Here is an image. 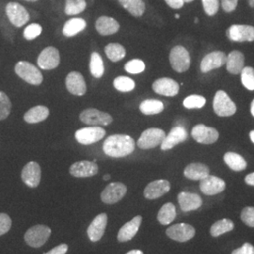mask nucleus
<instances>
[{
  "label": "nucleus",
  "instance_id": "5701e85b",
  "mask_svg": "<svg viewBox=\"0 0 254 254\" xmlns=\"http://www.w3.org/2000/svg\"><path fill=\"white\" fill-rule=\"evenodd\" d=\"M153 90L157 94L173 97L179 92V84L172 78L163 77L154 82Z\"/></svg>",
  "mask_w": 254,
  "mask_h": 254
},
{
  "label": "nucleus",
  "instance_id": "dca6fc26",
  "mask_svg": "<svg viewBox=\"0 0 254 254\" xmlns=\"http://www.w3.org/2000/svg\"><path fill=\"white\" fill-rule=\"evenodd\" d=\"M226 188V183L221 178L210 175L200 180V189L205 195L213 196L221 193Z\"/></svg>",
  "mask_w": 254,
  "mask_h": 254
},
{
  "label": "nucleus",
  "instance_id": "79ce46f5",
  "mask_svg": "<svg viewBox=\"0 0 254 254\" xmlns=\"http://www.w3.org/2000/svg\"><path fill=\"white\" fill-rule=\"evenodd\" d=\"M11 111V102L9 100V96L0 91V121L5 120L9 117Z\"/></svg>",
  "mask_w": 254,
  "mask_h": 254
},
{
  "label": "nucleus",
  "instance_id": "6e6552de",
  "mask_svg": "<svg viewBox=\"0 0 254 254\" xmlns=\"http://www.w3.org/2000/svg\"><path fill=\"white\" fill-rule=\"evenodd\" d=\"M106 136V131L100 127H85L75 132V139L83 145L98 142Z\"/></svg>",
  "mask_w": 254,
  "mask_h": 254
},
{
  "label": "nucleus",
  "instance_id": "58836bf2",
  "mask_svg": "<svg viewBox=\"0 0 254 254\" xmlns=\"http://www.w3.org/2000/svg\"><path fill=\"white\" fill-rule=\"evenodd\" d=\"M113 85H114V88L121 92L132 91L136 87L135 81L127 76L116 77L113 81Z\"/></svg>",
  "mask_w": 254,
  "mask_h": 254
},
{
  "label": "nucleus",
  "instance_id": "412c9836",
  "mask_svg": "<svg viewBox=\"0 0 254 254\" xmlns=\"http://www.w3.org/2000/svg\"><path fill=\"white\" fill-rule=\"evenodd\" d=\"M171 190V184L167 180H156L147 185L144 190V197L148 200H155L162 197Z\"/></svg>",
  "mask_w": 254,
  "mask_h": 254
},
{
  "label": "nucleus",
  "instance_id": "c9c22d12",
  "mask_svg": "<svg viewBox=\"0 0 254 254\" xmlns=\"http://www.w3.org/2000/svg\"><path fill=\"white\" fill-rule=\"evenodd\" d=\"M234 227H235V225L232 220H230L228 218L220 219L212 225V227L210 229V234L214 237H218V236L232 231Z\"/></svg>",
  "mask_w": 254,
  "mask_h": 254
},
{
  "label": "nucleus",
  "instance_id": "bb28decb",
  "mask_svg": "<svg viewBox=\"0 0 254 254\" xmlns=\"http://www.w3.org/2000/svg\"><path fill=\"white\" fill-rule=\"evenodd\" d=\"M245 57L240 51H232L226 59V69L232 74H238L244 68Z\"/></svg>",
  "mask_w": 254,
  "mask_h": 254
},
{
  "label": "nucleus",
  "instance_id": "2eb2a0df",
  "mask_svg": "<svg viewBox=\"0 0 254 254\" xmlns=\"http://www.w3.org/2000/svg\"><path fill=\"white\" fill-rule=\"evenodd\" d=\"M41 167L35 161H30L23 168L22 180L29 188H37L41 182Z\"/></svg>",
  "mask_w": 254,
  "mask_h": 254
},
{
  "label": "nucleus",
  "instance_id": "052dcab7",
  "mask_svg": "<svg viewBox=\"0 0 254 254\" xmlns=\"http://www.w3.org/2000/svg\"><path fill=\"white\" fill-rule=\"evenodd\" d=\"M192 1H194V0H184L185 3H191Z\"/></svg>",
  "mask_w": 254,
  "mask_h": 254
},
{
  "label": "nucleus",
  "instance_id": "3c124183",
  "mask_svg": "<svg viewBox=\"0 0 254 254\" xmlns=\"http://www.w3.org/2000/svg\"><path fill=\"white\" fill-rule=\"evenodd\" d=\"M68 249H69V247L67 244H60V245L53 248L51 251L44 254H66L68 252Z\"/></svg>",
  "mask_w": 254,
  "mask_h": 254
},
{
  "label": "nucleus",
  "instance_id": "a18cd8bd",
  "mask_svg": "<svg viewBox=\"0 0 254 254\" xmlns=\"http://www.w3.org/2000/svg\"><path fill=\"white\" fill-rule=\"evenodd\" d=\"M205 13L209 16H214L218 13L219 9L218 0H201Z\"/></svg>",
  "mask_w": 254,
  "mask_h": 254
},
{
  "label": "nucleus",
  "instance_id": "9b49d317",
  "mask_svg": "<svg viewBox=\"0 0 254 254\" xmlns=\"http://www.w3.org/2000/svg\"><path fill=\"white\" fill-rule=\"evenodd\" d=\"M192 137L201 144H213L218 139V130L213 127H206L202 124L197 125L192 129Z\"/></svg>",
  "mask_w": 254,
  "mask_h": 254
},
{
  "label": "nucleus",
  "instance_id": "6ab92c4d",
  "mask_svg": "<svg viewBox=\"0 0 254 254\" xmlns=\"http://www.w3.org/2000/svg\"><path fill=\"white\" fill-rule=\"evenodd\" d=\"M70 173L76 178H87L98 173V166L94 161H78L70 167Z\"/></svg>",
  "mask_w": 254,
  "mask_h": 254
},
{
  "label": "nucleus",
  "instance_id": "c03bdc74",
  "mask_svg": "<svg viewBox=\"0 0 254 254\" xmlns=\"http://www.w3.org/2000/svg\"><path fill=\"white\" fill-rule=\"evenodd\" d=\"M43 28L39 24H31L24 30V37L27 41H32L42 34Z\"/></svg>",
  "mask_w": 254,
  "mask_h": 254
},
{
  "label": "nucleus",
  "instance_id": "c756f323",
  "mask_svg": "<svg viewBox=\"0 0 254 254\" xmlns=\"http://www.w3.org/2000/svg\"><path fill=\"white\" fill-rule=\"evenodd\" d=\"M49 116V109L45 106H37L26 112L24 120L27 124H38Z\"/></svg>",
  "mask_w": 254,
  "mask_h": 254
},
{
  "label": "nucleus",
  "instance_id": "f704fd0d",
  "mask_svg": "<svg viewBox=\"0 0 254 254\" xmlns=\"http://www.w3.org/2000/svg\"><path fill=\"white\" fill-rule=\"evenodd\" d=\"M105 53L109 60L113 63H117L126 57L125 47L116 43H111L105 47Z\"/></svg>",
  "mask_w": 254,
  "mask_h": 254
},
{
  "label": "nucleus",
  "instance_id": "473e14b6",
  "mask_svg": "<svg viewBox=\"0 0 254 254\" xmlns=\"http://www.w3.org/2000/svg\"><path fill=\"white\" fill-rule=\"evenodd\" d=\"M176 217V209L172 202L164 204L157 214V219L160 224L168 225L171 224Z\"/></svg>",
  "mask_w": 254,
  "mask_h": 254
},
{
  "label": "nucleus",
  "instance_id": "a878e982",
  "mask_svg": "<svg viewBox=\"0 0 254 254\" xmlns=\"http://www.w3.org/2000/svg\"><path fill=\"white\" fill-rule=\"evenodd\" d=\"M95 27L97 32L103 35V36H108V35H112L118 32L120 29V25L118 22L112 17L109 16H101L97 19L95 23Z\"/></svg>",
  "mask_w": 254,
  "mask_h": 254
},
{
  "label": "nucleus",
  "instance_id": "864d4df0",
  "mask_svg": "<svg viewBox=\"0 0 254 254\" xmlns=\"http://www.w3.org/2000/svg\"><path fill=\"white\" fill-rule=\"evenodd\" d=\"M246 184L254 187V173L248 174L245 177Z\"/></svg>",
  "mask_w": 254,
  "mask_h": 254
},
{
  "label": "nucleus",
  "instance_id": "b1692460",
  "mask_svg": "<svg viewBox=\"0 0 254 254\" xmlns=\"http://www.w3.org/2000/svg\"><path fill=\"white\" fill-rule=\"evenodd\" d=\"M141 222H142V217L136 216L132 220L124 224V226L119 230L118 236H117L119 242H127L133 239L137 234L141 225Z\"/></svg>",
  "mask_w": 254,
  "mask_h": 254
},
{
  "label": "nucleus",
  "instance_id": "f8f14e48",
  "mask_svg": "<svg viewBox=\"0 0 254 254\" xmlns=\"http://www.w3.org/2000/svg\"><path fill=\"white\" fill-rule=\"evenodd\" d=\"M167 236L171 239L178 242H186L192 239L196 235V230L193 226L187 223H178L168 228Z\"/></svg>",
  "mask_w": 254,
  "mask_h": 254
},
{
  "label": "nucleus",
  "instance_id": "e433bc0d",
  "mask_svg": "<svg viewBox=\"0 0 254 254\" xmlns=\"http://www.w3.org/2000/svg\"><path fill=\"white\" fill-rule=\"evenodd\" d=\"M90 70L92 76L95 78H101L104 74V64L100 55L97 52H93L91 56V63H90Z\"/></svg>",
  "mask_w": 254,
  "mask_h": 254
},
{
  "label": "nucleus",
  "instance_id": "8fccbe9b",
  "mask_svg": "<svg viewBox=\"0 0 254 254\" xmlns=\"http://www.w3.org/2000/svg\"><path fill=\"white\" fill-rule=\"evenodd\" d=\"M232 254H254V247L250 243H245L240 248L233 251Z\"/></svg>",
  "mask_w": 254,
  "mask_h": 254
},
{
  "label": "nucleus",
  "instance_id": "ea45409f",
  "mask_svg": "<svg viewBox=\"0 0 254 254\" xmlns=\"http://www.w3.org/2000/svg\"><path fill=\"white\" fill-rule=\"evenodd\" d=\"M205 103H206V99L203 96L193 94V95L188 96L183 102V105L186 109H201L204 107Z\"/></svg>",
  "mask_w": 254,
  "mask_h": 254
},
{
  "label": "nucleus",
  "instance_id": "a211bd4d",
  "mask_svg": "<svg viewBox=\"0 0 254 254\" xmlns=\"http://www.w3.org/2000/svg\"><path fill=\"white\" fill-rule=\"evenodd\" d=\"M108 224V216L105 213L99 214L91 221L87 230V234L91 242H97L104 236Z\"/></svg>",
  "mask_w": 254,
  "mask_h": 254
},
{
  "label": "nucleus",
  "instance_id": "5fc2aeb1",
  "mask_svg": "<svg viewBox=\"0 0 254 254\" xmlns=\"http://www.w3.org/2000/svg\"><path fill=\"white\" fill-rule=\"evenodd\" d=\"M127 254H143V252H141L140 250H132L128 252Z\"/></svg>",
  "mask_w": 254,
  "mask_h": 254
},
{
  "label": "nucleus",
  "instance_id": "0eeeda50",
  "mask_svg": "<svg viewBox=\"0 0 254 254\" xmlns=\"http://www.w3.org/2000/svg\"><path fill=\"white\" fill-rule=\"evenodd\" d=\"M127 192V186L120 182L110 183L101 193V200L106 204H114L122 200Z\"/></svg>",
  "mask_w": 254,
  "mask_h": 254
},
{
  "label": "nucleus",
  "instance_id": "f3484780",
  "mask_svg": "<svg viewBox=\"0 0 254 254\" xmlns=\"http://www.w3.org/2000/svg\"><path fill=\"white\" fill-rule=\"evenodd\" d=\"M227 56L221 51H214L206 55L200 64V70L202 73H208L214 69H218L226 64Z\"/></svg>",
  "mask_w": 254,
  "mask_h": 254
},
{
  "label": "nucleus",
  "instance_id": "bf43d9fd",
  "mask_svg": "<svg viewBox=\"0 0 254 254\" xmlns=\"http://www.w3.org/2000/svg\"><path fill=\"white\" fill-rule=\"evenodd\" d=\"M109 179H110V174H106V175H104V180L108 181Z\"/></svg>",
  "mask_w": 254,
  "mask_h": 254
},
{
  "label": "nucleus",
  "instance_id": "de8ad7c7",
  "mask_svg": "<svg viewBox=\"0 0 254 254\" xmlns=\"http://www.w3.org/2000/svg\"><path fill=\"white\" fill-rule=\"evenodd\" d=\"M241 220L246 225L254 227V207H245L241 212Z\"/></svg>",
  "mask_w": 254,
  "mask_h": 254
},
{
  "label": "nucleus",
  "instance_id": "cd10ccee",
  "mask_svg": "<svg viewBox=\"0 0 254 254\" xmlns=\"http://www.w3.org/2000/svg\"><path fill=\"white\" fill-rule=\"evenodd\" d=\"M210 174V170L205 164L191 163L184 170V175L190 180H202Z\"/></svg>",
  "mask_w": 254,
  "mask_h": 254
},
{
  "label": "nucleus",
  "instance_id": "09e8293b",
  "mask_svg": "<svg viewBox=\"0 0 254 254\" xmlns=\"http://www.w3.org/2000/svg\"><path fill=\"white\" fill-rule=\"evenodd\" d=\"M238 0H221L222 9L226 12H232L236 9Z\"/></svg>",
  "mask_w": 254,
  "mask_h": 254
},
{
  "label": "nucleus",
  "instance_id": "6e6d98bb",
  "mask_svg": "<svg viewBox=\"0 0 254 254\" xmlns=\"http://www.w3.org/2000/svg\"><path fill=\"white\" fill-rule=\"evenodd\" d=\"M251 113H252V115L254 117V99L252 102V104H251Z\"/></svg>",
  "mask_w": 254,
  "mask_h": 254
},
{
  "label": "nucleus",
  "instance_id": "f03ea898",
  "mask_svg": "<svg viewBox=\"0 0 254 254\" xmlns=\"http://www.w3.org/2000/svg\"><path fill=\"white\" fill-rule=\"evenodd\" d=\"M51 236V229L43 224L29 228L25 234V241L32 248H40L45 245Z\"/></svg>",
  "mask_w": 254,
  "mask_h": 254
},
{
  "label": "nucleus",
  "instance_id": "7c9ffc66",
  "mask_svg": "<svg viewBox=\"0 0 254 254\" xmlns=\"http://www.w3.org/2000/svg\"><path fill=\"white\" fill-rule=\"evenodd\" d=\"M86 27H87V23L84 19H70L65 23L63 32L66 37L75 36L83 31Z\"/></svg>",
  "mask_w": 254,
  "mask_h": 254
},
{
  "label": "nucleus",
  "instance_id": "aec40b11",
  "mask_svg": "<svg viewBox=\"0 0 254 254\" xmlns=\"http://www.w3.org/2000/svg\"><path fill=\"white\" fill-rule=\"evenodd\" d=\"M188 139V132L183 127H173L171 130L170 134L165 136L162 143H161V150L168 151L173 149L174 146L184 142Z\"/></svg>",
  "mask_w": 254,
  "mask_h": 254
},
{
  "label": "nucleus",
  "instance_id": "4be33fe9",
  "mask_svg": "<svg viewBox=\"0 0 254 254\" xmlns=\"http://www.w3.org/2000/svg\"><path fill=\"white\" fill-rule=\"evenodd\" d=\"M66 87L70 93L76 96H82L87 91L86 82L81 73L72 72L66 77Z\"/></svg>",
  "mask_w": 254,
  "mask_h": 254
},
{
  "label": "nucleus",
  "instance_id": "603ef678",
  "mask_svg": "<svg viewBox=\"0 0 254 254\" xmlns=\"http://www.w3.org/2000/svg\"><path fill=\"white\" fill-rule=\"evenodd\" d=\"M165 2L169 7L174 9H181L185 4L184 0H165Z\"/></svg>",
  "mask_w": 254,
  "mask_h": 254
},
{
  "label": "nucleus",
  "instance_id": "7ed1b4c3",
  "mask_svg": "<svg viewBox=\"0 0 254 254\" xmlns=\"http://www.w3.org/2000/svg\"><path fill=\"white\" fill-rule=\"evenodd\" d=\"M170 63L175 72H187L190 67V56L189 51L184 46H174L170 53Z\"/></svg>",
  "mask_w": 254,
  "mask_h": 254
},
{
  "label": "nucleus",
  "instance_id": "423d86ee",
  "mask_svg": "<svg viewBox=\"0 0 254 254\" xmlns=\"http://www.w3.org/2000/svg\"><path fill=\"white\" fill-rule=\"evenodd\" d=\"M165 132L159 128H149L145 130L137 140V146L142 150L153 149L161 145L165 138Z\"/></svg>",
  "mask_w": 254,
  "mask_h": 254
},
{
  "label": "nucleus",
  "instance_id": "49530a36",
  "mask_svg": "<svg viewBox=\"0 0 254 254\" xmlns=\"http://www.w3.org/2000/svg\"><path fill=\"white\" fill-rule=\"evenodd\" d=\"M12 225L11 218L5 213H0V236L7 234Z\"/></svg>",
  "mask_w": 254,
  "mask_h": 254
},
{
  "label": "nucleus",
  "instance_id": "20e7f679",
  "mask_svg": "<svg viewBox=\"0 0 254 254\" xmlns=\"http://www.w3.org/2000/svg\"><path fill=\"white\" fill-rule=\"evenodd\" d=\"M15 73L28 84L38 86L43 82V74L36 66L27 62H19L15 65Z\"/></svg>",
  "mask_w": 254,
  "mask_h": 254
},
{
  "label": "nucleus",
  "instance_id": "c85d7f7f",
  "mask_svg": "<svg viewBox=\"0 0 254 254\" xmlns=\"http://www.w3.org/2000/svg\"><path fill=\"white\" fill-rule=\"evenodd\" d=\"M121 6L127 11L135 16L141 17L145 12V3L143 0H118Z\"/></svg>",
  "mask_w": 254,
  "mask_h": 254
},
{
  "label": "nucleus",
  "instance_id": "680f3d73",
  "mask_svg": "<svg viewBox=\"0 0 254 254\" xmlns=\"http://www.w3.org/2000/svg\"><path fill=\"white\" fill-rule=\"evenodd\" d=\"M24 1H27V2H37L38 0H24Z\"/></svg>",
  "mask_w": 254,
  "mask_h": 254
},
{
  "label": "nucleus",
  "instance_id": "13d9d810",
  "mask_svg": "<svg viewBox=\"0 0 254 254\" xmlns=\"http://www.w3.org/2000/svg\"><path fill=\"white\" fill-rule=\"evenodd\" d=\"M248 2H249V5H250V7L254 8V0H248Z\"/></svg>",
  "mask_w": 254,
  "mask_h": 254
},
{
  "label": "nucleus",
  "instance_id": "4d7b16f0",
  "mask_svg": "<svg viewBox=\"0 0 254 254\" xmlns=\"http://www.w3.org/2000/svg\"><path fill=\"white\" fill-rule=\"evenodd\" d=\"M250 138H251L252 142L254 143V131H251V133H250Z\"/></svg>",
  "mask_w": 254,
  "mask_h": 254
},
{
  "label": "nucleus",
  "instance_id": "4c0bfd02",
  "mask_svg": "<svg viewBox=\"0 0 254 254\" xmlns=\"http://www.w3.org/2000/svg\"><path fill=\"white\" fill-rule=\"evenodd\" d=\"M87 8L86 0H66L65 13L67 15H77Z\"/></svg>",
  "mask_w": 254,
  "mask_h": 254
},
{
  "label": "nucleus",
  "instance_id": "9d476101",
  "mask_svg": "<svg viewBox=\"0 0 254 254\" xmlns=\"http://www.w3.org/2000/svg\"><path fill=\"white\" fill-rule=\"evenodd\" d=\"M6 13L9 22L14 27H23L29 21L28 11L25 7L16 2H9L6 7Z\"/></svg>",
  "mask_w": 254,
  "mask_h": 254
},
{
  "label": "nucleus",
  "instance_id": "2f4dec72",
  "mask_svg": "<svg viewBox=\"0 0 254 254\" xmlns=\"http://www.w3.org/2000/svg\"><path fill=\"white\" fill-rule=\"evenodd\" d=\"M223 159H224V162L227 164L228 167L235 172H241V171H244L247 168V162L240 154H236L233 152H228L224 154Z\"/></svg>",
  "mask_w": 254,
  "mask_h": 254
},
{
  "label": "nucleus",
  "instance_id": "72a5a7b5",
  "mask_svg": "<svg viewBox=\"0 0 254 254\" xmlns=\"http://www.w3.org/2000/svg\"><path fill=\"white\" fill-rule=\"evenodd\" d=\"M139 109L145 115H155L163 111L164 104L161 101L148 99L141 102Z\"/></svg>",
  "mask_w": 254,
  "mask_h": 254
},
{
  "label": "nucleus",
  "instance_id": "a19ab883",
  "mask_svg": "<svg viewBox=\"0 0 254 254\" xmlns=\"http://www.w3.org/2000/svg\"><path fill=\"white\" fill-rule=\"evenodd\" d=\"M241 82L249 91H254V69L253 67H244L241 71Z\"/></svg>",
  "mask_w": 254,
  "mask_h": 254
},
{
  "label": "nucleus",
  "instance_id": "ddd939ff",
  "mask_svg": "<svg viewBox=\"0 0 254 254\" xmlns=\"http://www.w3.org/2000/svg\"><path fill=\"white\" fill-rule=\"evenodd\" d=\"M226 35L233 42H254V27L248 25H233L228 28Z\"/></svg>",
  "mask_w": 254,
  "mask_h": 254
},
{
  "label": "nucleus",
  "instance_id": "4468645a",
  "mask_svg": "<svg viewBox=\"0 0 254 254\" xmlns=\"http://www.w3.org/2000/svg\"><path fill=\"white\" fill-rule=\"evenodd\" d=\"M60 53L57 48L49 46L45 48L38 57V65L43 70H53L60 64Z\"/></svg>",
  "mask_w": 254,
  "mask_h": 254
},
{
  "label": "nucleus",
  "instance_id": "0e129e2a",
  "mask_svg": "<svg viewBox=\"0 0 254 254\" xmlns=\"http://www.w3.org/2000/svg\"><path fill=\"white\" fill-rule=\"evenodd\" d=\"M195 23H196V24H198V23H199V19L195 18Z\"/></svg>",
  "mask_w": 254,
  "mask_h": 254
},
{
  "label": "nucleus",
  "instance_id": "37998d69",
  "mask_svg": "<svg viewBox=\"0 0 254 254\" xmlns=\"http://www.w3.org/2000/svg\"><path fill=\"white\" fill-rule=\"evenodd\" d=\"M125 70L127 73L133 74L142 73L145 70V64L141 60H132L125 65Z\"/></svg>",
  "mask_w": 254,
  "mask_h": 254
},
{
  "label": "nucleus",
  "instance_id": "1a4fd4ad",
  "mask_svg": "<svg viewBox=\"0 0 254 254\" xmlns=\"http://www.w3.org/2000/svg\"><path fill=\"white\" fill-rule=\"evenodd\" d=\"M80 120L84 124L91 125L92 127L109 126L113 119L109 113L103 112L96 109H85L80 114Z\"/></svg>",
  "mask_w": 254,
  "mask_h": 254
},
{
  "label": "nucleus",
  "instance_id": "39448f33",
  "mask_svg": "<svg viewBox=\"0 0 254 254\" xmlns=\"http://www.w3.org/2000/svg\"><path fill=\"white\" fill-rule=\"evenodd\" d=\"M215 113L220 117H229L236 112V104L228 96L225 91H218L213 102Z\"/></svg>",
  "mask_w": 254,
  "mask_h": 254
},
{
  "label": "nucleus",
  "instance_id": "e2e57ef3",
  "mask_svg": "<svg viewBox=\"0 0 254 254\" xmlns=\"http://www.w3.org/2000/svg\"><path fill=\"white\" fill-rule=\"evenodd\" d=\"M174 17L176 19H179L180 18V15H179V14H175V16H174Z\"/></svg>",
  "mask_w": 254,
  "mask_h": 254
},
{
  "label": "nucleus",
  "instance_id": "393cba45",
  "mask_svg": "<svg viewBox=\"0 0 254 254\" xmlns=\"http://www.w3.org/2000/svg\"><path fill=\"white\" fill-rule=\"evenodd\" d=\"M178 202L183 212H190L200 208L202 199L196 193L181 192L178 195Z\"/></svg>",
  "mask_w": 254,
  "mask_h": 254
},
{
  "label": "nucleus",
  "instance_id": "f257e3e1",
  "mask_svg": "<svg viewBox=\"0 0 254 254\" xmlns=\"http://www.w3.org/2000/svg\"><path fill=\"white\" fill-rule=\"evenodd\" d=\"M135 140L127 135L109 136L103 144L104 153L108 156L114 158H120L129 155L135 151Z\"/></svg>",
  "mask_w": 254,
  "mask_h": 254
}]
</instances>
